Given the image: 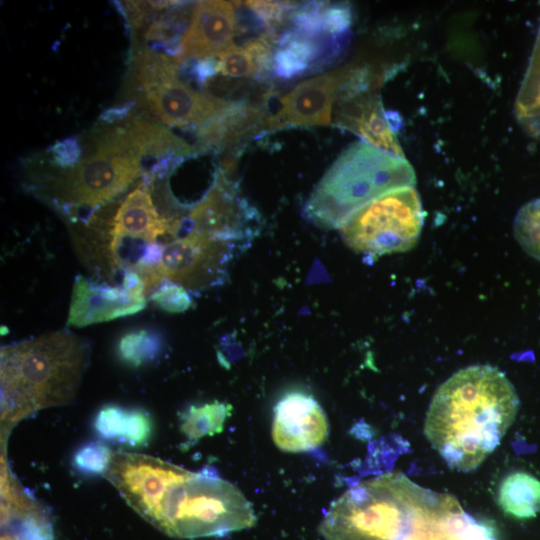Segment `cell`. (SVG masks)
<instances>
[{"mask_svg":"<svg viewBox=\"0 0 540 540\" xmlns=\"http://www.w3.org/2000/svg\"><path fill=\"white\" fill-rule=\"evenodd\" d=\"M518 409L517 393L502 371L468 366L434 393L424 434L450 468L472 471L499 446Z\"/></svg>","mask_w":540,"mask_h":540,"instance_id":"cell-1","label":"cell"},{"mask_svg":"<svg viewBox=\"0 0 540 540\" xmlns=\"http://www.w3.org/2000/svg\"><path fill=\"white\" fill-rule=\"evenodd\" d=\"M90 346L66 330L1 349V431L35 412L70 404L88 365Z\"/></svg>","mask_w":540,"mask_h":540,"instance_id":"cell-2","label":"cell"},{"mask_svg":"<svg viewBox=\"0 0 540 540\" xmlns=\"http://www.w3.org/2000/svg\"><path fill=\"white\" fill-rule=\"evenodd\" d=\"M415 183V171L405 157L358 141L323 175L305 204L304 214L321 228L339 229L372 200Z\"/></svg>","mask_w":540,"mask_h":540,"instance_id":"cell-3","label":"cell"},{"mask_svg":"<svg viewBox=\"0 0 540 540\" xmlns=\"http://www.w3.org/2000/svg\"><path fill=\"white\" fill-rule=\"evenodd\" d=\"M149 523L170 537L191 539L251 528L256 516L250 502L232 483L194 472L168 490Z\"/></svg>","mask_w":540,"mask_h":540,"instance_id":"cell-4","label":"cell"},{"mask_svg":"<svg viewBox=\"0 0 540 540\" xmlns=\"http://www.w3.org/2000/svg\"><path fill=\"white\" fill-rule=\"evenodd\" d=\"M141 158L124 125L106 130L96 139L92 155L48 182V195L66 210L99 207L140 176Z\"/></svg>","mask_w":540,"mask_h":540,"instance_id":"cell-5","label":"cell"},{"mask_svg":"<svg viewBox=\"0 0 540 540\" xmlns=\"http://www.w3.org/2000/svg\"><path fill=\"white\" fill-rule=\"evenodd\" d=\"M423 223L419 193L414 187H406L388 192L361 207L339 230L351 249L376 258L414 247Z\"/></svg>","mask_w":540,"mask_h":540,"instance_id":"cell-6","label":"cell"},{"mask_svg":"<svg viewBox=\"0 0 540 540\" xmlns=\"http://www.w3.org/2000/svg\"><path fill=\"white\" fill-rule=\"evenodd\" d=\"M246 247L212 234L190 228V231L162 247L154 271L144 279L147 294L164 281L199 291L220 284L226 277L229 262Z\"/></svg>","mask_w":540,"mask_h":540,"instance_id":"cell-7","label":"cell"},{"mask_svg":"<svg viewBox=\"0 0 540 540\" xmlns=\"http://www.w3.org/2000/svg\"><path fill=\"white\" fill-rule=\"evenodd\" d=\"M193 473L152 456L112 451L103 476L127 504L149 522L168 490Z\"/></svg>","mask_w":540,"mask_h":540,"instance_id":"cell-8","label":"cell"},{"mask_svg":"<svg viewBox=\"0 0 540 540\" xmlns=\"http://www.w3.org/2000/svg\"><path fill=\"white\" fill-rule=\"evenodd\" d=\"M188 223L192 229L246 247L259 230L260 215L221 168L210 190L190 211Z\"/></svg>","mask_w":540,"mask_h":540,"instance_id":"cell-9","label":"cell"},{"mask_svg":"<svg viewBox=\"0 0 540 540\" xmlns=\"http://www.w3.org/2000/svg\"><path fill=\"white\" fill-rule=\"evenodd\" d=\"M352 70L334 69L298 84L280 99L277 112L266 116L262 132L331 124L333 104Z\"/></svg>","mask_w":540,"mask_h":540,"instance_id":"cell-10","label":"cell"},{"mask_svg":"<svg viewBox=\"0 0 540 540\" xmlns=\"http://www.w3.org/2000/svg\"><path fill=\"white\" fill-rule=\"evenodd\" d=\"M140 100L142 106L165 125L197 130L234 103L197 92L177 76L141 92Z\"/></svg>","mask_w":540,"mask_h":540,"instance_id":"cell-11","label":"cell"},{"mask_svg":"<svg viewBox=\"0 0 540 540\" xmlns=\"http://www.w3.org/2000/svg\"><path fill=\"white\" fill-rule=\"evenodd\" d=\"M327 416L310 394H285L273 410L272 439L284 452L298 453L321 446L328 437Z\"/></svg>","mask_w":540,"mask_h":540,"instance_id":"cell-12","label":"cell"},{"mask_svg":"<svg viewBox=\"0 0 540 540\" xmlns=\"http://www.w3.org/2000/svg\"><path fill=\"white\" fill-rule=\"evenodd\" d=\"M392 114L383 109L380 96L367 89L337 99L334 124L358 135L363 142L404 157L395 135V130L399 128V116Z\"/></svg>","mask_w":540,"mask_h":540,"instance_id":"cell-13","label":"cell"},{"mask_svg":"<svg viewBox=\"0 0 540 540\" xmlns=\"http://www.w3.org/2000/svg\"><path fill=\"white\" fill-rule=\"evenodd\" d=\"M236 31L237 16L231 2H196L180 51L174 58L181 65L190 59L217 57L234 45Z\"/></svg>","mask_w":540,"mask_h":540,"instance_id":"cell-14","label":"cell"},{"mask_svg":"<svg viewBox=\"0 0 540 540\" xmlns=\"http://www.w3.org/2000/svg\"><path fill=\"white\" fill-rule=\"evenodd\" d=\"M146 300L133 297L124 287L99 284L77 276L73 287L67 324L84 327L128 316L142 310Z\"/></svg>","mask_w":540,"mask_h":540,"instance_id":"cell-15","label":"cell"},{"mask_svg":"<svg viewBox=\"0 0 540 540\" xmlns=\"http://www.w3.org/2000/svg\"><path fill=\"white\" fill-rule=\"evenodd\" d=\"M1 540H53L52 524L44 508L22 493L2 463Z\"/></svg>","mask_w":540,"mask_h":540,"instance_id":"cell-16","label":"cell"},{"mask_svg":"<svg viewBox=\"0 0 540 540\" xmlns=\"http://www.w3.org/2000/svg\"><path fill=\"white\" fill-rule=\"evenodd\" d=\"M264 110L247 102H234L227 110L197 130L195 152L226 148L254 132L262 131Z\"/></svg>","mask_w":540,"mask_h":540,"instance_id":"cell-17","label":"cell"},{"mask_svg":"<svg viewBox=\"0 0 540 540\" xmlns=\"http://www.w3.org/2000/svg\"><path fill=\"white\" fill-rule=\"evenodd\" d=\"M497 503L508 516L530 519L540 512V481L525 471L507 474L499 484Z\"/></svg>","mask_w":540,"mask_h":540,"instance_id":"cell-18","label":"cell"},{"mask_svg":"<svg viewBox=\"0 0 540 540\" xmlns=\"http://www.w3.org/2000/svg\"><path fill=\"white\" fill-rule=\"evenodd\" d=\"M231 409L229 404L219 401L192 405L181 415L180 430L191 441L220 433Z\"/></svg>","mask_w":540,"mask_h":540,"instance_id":"cell-19","label":"cell"},{"mask_svg":"<svg viewBox=\"0 0 540 540\" xmlns=\"http://www.w3.org/2000/svg\"><path fill=\"white\" fill-rule=\"evenodd\" d=\"M162 349L161 334L147 328L133 329L124 333L116 345L118 358L131 367H140L155 360Z\"/></svg>","mask_w":540,"mask_h":540,"instance_id":"cell-20","label":"cell"},{"mask_svg":"<svg viewBox=\"0 0 540 540\" xmlns=\"http://www.w3.org/2000/svg\"><path fill=\"white\" fill-rule=\"evenodd\" d=\"M180 64L175 58L148 49L137 54L132 68V76L141 92L177 76Z\"/></svg>","mask_w":540,"mask_h":540,"instance_id":"cell-21","label":"cell"},{"mask_svg":"<svg viewBox=\"0 0 540 540\" xmlns=\"http://www.w3.org/2000/svg\"><path fill=\"white\" fill-rule=\"evenodd\" d=\"M513 229L520 246L540 260V199L529 202L519 210Z\"/></svg>","mask_w":540,"mask_h":540,"instance_id":"cell-22","label":"cell"},{"mask_svg":"<svg viewBox=\"0 0 540 540\" xmlns=\"http://www.w3.org/2000/svg\"><path fill=\"white\" fill-rule=\"evenodd\" d=\"M218 72L232 78H259L258 68L252 53L243 44H235L217 56Z\"/></svg>","mask_w":540,"mask_h":540,"instance_id":"cell-23","label":"cell"},{"mask_svg":"<svg viewBox=\"0 0 540 540\" xmlns=\"http://www.w3.org/2000/svg\"><path fill=\"white\" fill-rule=\"evenodd\" d=\"M112 450L100 442H90L83 445L73 456V465L77 471L87 475H104Z\"/></svg>","mask_w":540,"mask_h":540,"instance_id":"cell-24","label":"cell"},{"mask_svg":"<svg viewBox=\"0 0 540 540\" xmlns=\"http://www.w3.org/2000/svg\"><path fill=\"white\" fill-rule=\"evenodd\" d=\"M245 5L255 14L257 19L268 29H275L289 20L298 4L284 1H247Z\"/></svg>","mask_w":540,"mask_h":540,"instance_id":"cell-25","label":"cell"},{"mask_svg":"<svg viewBox=\"0 0 540 540\" xmlns=\"http://www.w3.org/2000/svg\"><path fill=\"white\" fill-rule=\"evenodd\" d=\"M516 112L521 120L540 112V42L530 75L517 100Z\"/></svg>","mask_w":540,"mask_h":540,"instance_id":"cell-26","label":"cell"},{"mask_svg":"<svg viewBox=\"0 0 540 540\" xmlns=\"http://www.w3.org/2000/svg\"><path fill=\"white\" fill-rule=\"evenodd\" d=\"M150 299L159 308L169 313L184 312L192 304V299L187 289L167 280L150 295Z\"/></svg>","mask_w":540,"mask_h":540,"instance_id":"cell-27","label":"cell"},{"mask_svg":"<svg viewBox=\"0 0 540 540\" xmlns=\"http://www.w3.org/2000/svg\"><path fill=\"white\" fill-rule=\"evenodd\" d=\"M152 434L150 416L141 409L126 411L124 433L121 440L130 447H141L148 443Z\"/></svg>","mask_w":540,"mask_h":540,"instance_id":"cell-28","label":"cell"},{"mask_svg":"<svg viewBox=\"0 0 540 540\" xmlns=\"http://www.w3.org/2000/svg\"><path fill=\"white\" fill-rule=\"evenodd\" d=\"M126 411L116 405H107L99 410L94 419V429L106 440L121 439L124 433Z\"/></svg>","mask_w":540,"mask_h":540,"instance_id":"cell-29","label":"cell"},{"mask_svg":"<svg viewBox=\"0 0 540 540\" xmlns=\"http://www.w3.org/2000/svg\"><path fill=\"white\" fill-rule=\"evenodd\" d=\"M324 29L329 35L350 33L352 10L348 3L326 4L323 10Z\"/></svg>","mask_w":540,"mask_h":540,"instance_id":"cell-30","label":"cell"},{"mask_svg":"<svg viewBox=\"0 0 540 540\" xmlns=\"http://www.w3.org/2000/svg\"><path fill=\"white\" fill-rule=\"evenodd\" d=\"M54 162L62 168L69 169L80 163L82 148L76 137L57 141L51 148Z\"/></svg>","mask_w":540,"mask_h":540,"instance_id":"cell-31","label":"cell"},{"mask_svg":"<svg viewBox=\"0 0 540 540\" xmlns=\"http://www.w3.org/2000/svg\"><path fill=\"white\" fill-rule=\"evenodd\" d=\"M134 106L135 102L129 101L116 107L108 108L101 113L99 120L104 124H113L122 121L131 114Z\"/></svg>","mask_w":540,"mask_h":540,"instance_id":"cell-32","label":"cell"},{"mask_svg":"<svg viewBox=\"0 0 540 540\" xmlns=\"http://www.w3.org/2000/svg\"><path fill=\"white\" fill-rule=\"evenodd\" d=\"M217 72V57L198 60L193 68V75L200 84L205 83L208 78Z\"/></svg>","mask_w":540,"mask_h":540,"instance_id":"cell-33","label":"cell"}]
</instances>
